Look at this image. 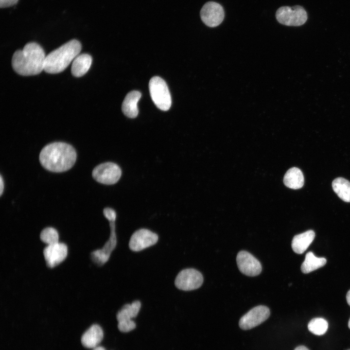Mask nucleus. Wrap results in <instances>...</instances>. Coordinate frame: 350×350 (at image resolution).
Segmentation results:
<instances>
[{"instance_id":"1","label":"nucleus","mask_w":350,"mask_h":350,"mask_svg":"<svg viewBox=\"0 0 350 350\" xmlns=\"http://www.w3.org/2000/svg\"><path fill=\"white\" fill-rule=\"evenodd\" d=\"M77 158L74 148L63 142L48 144L41 150L39 161L48 171L55 173L66 171L74 164Z\"/></svg>"},{"instance_id":"2","label":"nucleus","mask_w":350,"mask_h":350,"mask_svg":"<svg viewBox=\"0 0 350 350\" xmlns=\"http://www.w3.org/2000/svg\"><path fill=\"white\" fill-rule=\"evenodd\" d=\"M46 56L43 49L39 44L29 42L22 50L14 52L12 58V67L21 75H37L44 70Z\"/></svg>"},{"instance_id":"3","label":"nucleus","mask_w":350,"mask_h":350,"mask_svg":"<svg viewBox=\"0 0 350 350\" xmlns=\"http://www.w3.org/2000/svg\"><path fill=\"white\" fill-rule=\"evenodd\" d=\"M81 50L80 42L72 39L49 53L45 58L44 70L51 74L65 70Z\"/></svg>"},{"instance_id":"4","label":"nucleus","mask_w":350,"mask_h":350,"mask_svg":"<svg viewBox=\"0 0 350 350\" xmlns=\"http://www.w3.org/2000/svg\"><path fill=\"white\" fill-rule=\"evenodd\" d=\"M151 99L159 109L167 111L172 104L171 94L165 81L158 76L152 77L149 83Z\"/></svg>"},{"instance_id":"5","label":"nucleus","mask_w":350,"mask_h":350,"mask_svg":"<svg viewBox=\"0 0 350 350\" xmlns=\"http://www.w3.org/2000/svg\"><path fill=\"white\" fill-rule=\"evenodd\" d=\"M276 18L281 24L299 26L304 24L308 17L305 10L301 6L296 5L292 7L282 6L276 11Z\"/></svg>"},{"instance_id":"6","label":"nucleus","mask_w":350,"mask_h":350,"mask_svg":"<svg viewBox=\"0 0 350 350\" xmlns=\"http://www.w3.org/2000/svg\"><path fill=\"white\" fill-rule=\"evenodd\" d=\"M121 175L120 167L117 164L110 162L98 165L92 173V177L96 181L105 185H112L117 183Z\"/></svg>"},{"instance_id":"7","label":"nucleus","mask_w":350,"mask_h":350,"mask_svg":"<svg viewBox=\"0 0 350 350\" xmlns=\"http://www.w3.org/2000/svg\"><path fill=\"white\" fill-rule=\"evenodd\" d=\"M140 306V301L136 300L131 304H125L118 312L116 315L118 328L121 332H127L135 329L136 323L131 318L137 316Z\"/></svg>"},{"instance_id":"8","label":"nucleus","mask_w":350,"mask_h":350,"mask_svg":"<svg viewBox=\"0 0 350 350\" xmlns=\"http://www.w3.org/2000/svg\"><path fill=\"white\" fill-rule=\"evenodd\" d=\"M203 278L198 270L188 268L181 270L175 279V284L179 289L191 291L198 289L202 284Z\"/></svg>"},{"instance_id":"9","label":"nucleus","mask_w":350,"mask_h":350,"mask_svg":"<svg viewBox=\"0 0 350 350\" xmlns=\"http://www.w3.org/2000/svg\"><path fill=\"white\" fill-rule=\"evenodd\" d=\"M270 314L269 308L263 305L254 307L240 319L239 326L243 330L251 329L265 321Z\"/></svg>"},{"instance_id":"10","label":"nucleus","mask_w":350,"mask_h":350,"mask_svg":"<svg viewBox=\"0 0 350 350\" xmlns=\"http://www.w3.org/2000/svg\"><path fill=\"white\" fill-rule=\"evenodd\" d=\"M200 15L202 21L205 25L210 27H215L223 21L225 12L219 3L209 1L203 6Z\"/></svg>"},{"instance_id":"11","label":"nucleus","mask_w":350,"mask_h":350,"mask_svg":"<svg viewBox=\"0 0 350 350\" xmlns=\"http://www.w3.org/2000/svg\"><path fill=\"white\" fill-rule=\"evenodd\" d=\"M158 240V236L156 233L149 229L141 228L132 235L129 246L133 251H140L155 245Z\"/></svg>"},{"instance_id":"12","label":"nucleus","mask_w":350,"mask_h":350,"mask_svg":"<svg viewBox=\"0 0 350 350\" xmlns=\"http://www.w3.org/2000/svg\"><path fill=\"white\" fill-rule=\"evenodd\" d=\"M236 262L241 272L247 276H256L262 271L260 262L247 251H240L237 255Z\"/></svg>"},{"instance_id":"13","label":"nucleus","mask_w":350,"mask_h":350,"mask_svg":"<svg viewBox=\"0 0 350 350\" xmlns=\"http://www.w3.org/2000/svg\"><path fill=\"white\" fill-rule=\"evenodd\" d=\"M43 253L47 266L53 268L62 262L68 255V247L63 243L57 242L47 245Z\"/></svg>"},{"instance_id":"14","label":"nucleus","mask_w":350,"mask_h":350,"mask_svg":"<svg viewBox=\"0 0 350 350\" xmlns=\"http://www.w3.org/2000/svg\"><path fill=\"white\" fill-rule=\"evenodd\" d=\"M111 233L109 240L105 243L104 247L92 252L90 258L92 261L96 264L101 265L106 262L110 256L111 251L116 245V237L115 232V221H109Z\"/></svg>"},{"instance_id":"15","label":"nucleus","mask_w":350,"mask_h":350,"mask_svg":"<svg viewBox=\"0 0 350 350\" xmlns=\"http://www.w3.org/2000/svg\"><path fill=\"white\" fill-rule=\"evenodd\" d=\"M104 333L101 327L97 325H92L83 334L81 343L86 348H95L102 341Z\"/></svg>"},{"instance_id":"16","label":"nucleus","mask_w":350,"mask_h":350,"mask_svg":"<svg viewBox=\"0 0 350 350\" xmlns=\"http://www.w3.org/2000/svg\"><path fill=\"white\" fill-rule=\"evenodd\" d=\"M141 96V93L137 90L130 91L126 95L122 104V109L126 117L134 118L138 116L139 109L137 105Z\"/></svg>"},{"instance_id":"17","label":"nucleus","mask_w":350,"mask_h":350,"mask_svg":"<svg viewBox=\"0 0 350 350\" xmlns=\"http://www.w3.org/2000/svg\"><path fill=\"white\" fill-rule=\"evenodd\" d=\"M315 237V233L313 230H309L295 235L291 244L293 250L297 254L303 253L312 243Z\"/></svg>"},{"instance_id":"18","label":"nucleus","mask_w":350,"mask_h":350,"mask_svg":"<svg viewBox=\"0 0 350 350\" xmlns=\"http://www.w3.org/2000/svg\"><path fill=\"white\" fill-rule=\"evenodd\" d=\"M92 63L91 56L87 53L78 54L73 60L71 72L76 77L85 75L89 69Z\"/></svg>"},{"instance_id":"19","label":"nucleus","mask_w":350,"mask_h":350,"mask_svg":"<svg viewBox=\"0 0 350 350\" xmlns=\"http://www.w3.org/2000/svg\"><path fill=\"white\" fill-rule=\"evenodd\" d=\"M304 176L301 171L297 167L289 169L285 173L283 182L284 185L292 189H298L304 185Z\"/></svg>"},{"instance_id":"20","label":"nucleus","mask_w":350,"mask_h":350,"mask_svg":"<svg viewBox=\"0 0 350 350\" xmlns=\"http://www.w3.org/2000/svg\"><path fill=\"white\" fill-rule=\"evenodd\" d=\"M326 262L325 258L317 257L312 252H308L301 264V270L302 273L307 274L323 266Z\"/></svg>"},{"instance_id":"21","label":"nucleus","mask_w":350,"mask_h":350,"mask_svg":"<svg viewBox=\"0 0 350 350\" xmlns=\"http://www.w3.org/2000/svg\"><path fill=\"white\" fill-rule=\"evenodd\" d=\"M332 188L341 199L350 202V182L344 178L337 177L333 180Z\"/></svg>"},{"instance_id":"22","label":"nucleus","mask_w":350,"mask_h":350,"mask_svg":"<svg viewBox=\"0 0 350 350\" xmlns=\"http://www.w3.org/2000/svg\"><path fill=\"white\" fill-rule=\"evenodd\" d=\"M328 328V322L325 319L321 317L313 318L308 324L309 331L316 335H321L325 333Z\"/></svg>"},{"instance_id":"23","label":"nucleus","mask_w":350,"mask_h":350,"mask_svg":"<svg viewBox=\"0 0 350 350\" xmlns=\"http://www.w3.org/2000/svg\"><path fill=\"white\" fill-rule=\"evenodd\" d=\"M40 238L42 242L47 245L59 242L58 233L55 228L52 227L44 228L40 233Z\"/></svg>"},{"instance_id":"24","label":"nucleus","mask_w":350,"mask_h":350,"mask_svg":"<svg viewBox=\"0 0 350 350\" xmlns=\"http://www.w3.org/2000/svg\"><path fill=\"white\" fill-rule=\"evenodd\" d=\"M104 215L109 221H115L116 213L115 211L110 208H105L103 210Z\"/></svg>"},{"instance_id":"25","label":"nucleus","mask_w":350,"mask_h":350,"mask_svg":"<svg viewBox=\"0 0 350 350\" xmlns=\"http://www.w3.org/2000/svg\"><path fill=\"white\" fill-rule=\"evenodd\" d=\"M18 0H0V8H5L13 6L18 2Z\"/></svg>"},{"instance_id":"26","label":"nucleus","mask_w":350,"mask_h":350,"mask_svg":"<svg viewBox=\"0 0 350 350\" xmlns=\"http://www.w3.org/2000/svg\"><path fill=\"white\" fill-rule=\"evenodd\" d=\"M0 195H1L2 194V192H3V189H4V183H3V179H2V176H1V175H0Z\"/></svg>"},{"instance_id":"27","label":"nucleus","mask_w":350,"mask_h":350,"mask_svg":"<svg viewBox=\"0 0 350 350\" xmlns=\"http://www.w3.org/2000/svg\"><path fill=\"white\" fill-rule=\"evenodd\" d=\"M294 350H309L307 347L304 346H299L296 347Z\"/></svg>"},{"instance_id":"28","label":"nucleus","mask_w":350,"mask_h":350,"mask_svg":"<svg viewBox=\"0 0 350 350\" xmlns=\"http://www.w3.org/2000/svg\"><path fill=\"white\" fill-rule=\"evenodd\" d=\"M346 299L348 304L350 306V290L348 292L346 295Z\"/></svg>"},{"instance_id":"29","label":"nucleus","mask_w":350,"mask_h":350,"mask_svg":"<svg viewBox=\"0 0 350 350\" xmlns=\"http://www.w3.org/2000/svg\"><path fill=\"white\" fill-rule=\"evenodd\" d=\"M93 350H105V349L103 347L97 346L94 348Z\"/></svg>"},{"instance_id":"30","label":"nucleus","mask_w":350,"mask_h":350,"mask_svg":"<svg viewBox=\"0 0 350 350\" xmlns=\"http://www.w3.org/2000/svg\"><path fill=\"white\" fill-rule=\"evenodd\" d=\"M348 327H349V329H350V318L349 322H348Z\"/></svg>"},{"instance_id":"31","label":"nucleus","mask_w":350,"mask_h":350,"mask_svg":"<svg viewBox=\"0 0 350 350\" xmlns=\"http://www.w3.org/2000/svg\"><path fill=\"white\" fill-rule=\"evenodd\" d=\"M350 350V349H349V350Z\"/></svg>"}]
</instances>
